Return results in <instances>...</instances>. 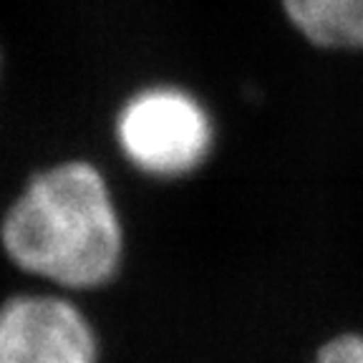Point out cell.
<instances>
[{"label": "cell", "mask_w": 363, "mask_h": 363, "mask_svg": "<svg viewBox=\"0 0 363 363\" xmlns=\"http://www.w3.org/2000/svg\"><path fill=\"white\" fill-rule=\"evenodd\" d=\"M129 247L116 182L84 154L35 167L0 210V255L28 285L89 301L119 283Z\"/></svg>", "instance_id": "obj_1"}, {"label": "cell", "mask_w": 363, "mask_h": 363, "mask_svg": "<svg viewBox=\"0 0 363 363\" xmlns=\"http://www.w3.org/2000/svg\"><path fill=\"white\" fill-rule=\"evenodd\" d=\"M113 154L149 184H182L202 174L220 149V121L212 104L184 81L136 84L111 113Z\"/></svg>", "instance_id": "obj_2"}, {"label": "cell", "mask_w": 363, "mask_h": 363, "mask_svg": "<svg viewBox=\"0 0 363 363\" xmlns=\"http://www.w3.org/2000/svg\"><path fill=\"white\" fill-rule=\"evenodd\" d=\"M0 363H106L89 301L28 283L3 295Z\"/></svg>", "instance_id": "obj_3"}, {"label": "cell", "mask_w": 363, "mask_h": 363, "mask_svg": "<svg viewBox=\"0 0 363 363\" xmlns=\"http://www.w3.org/2000/svg\"><path fill=\"white\" fill-rule=\"evenodd\" d=\"M280 16L306 45L323 53H363V0H278Z\"/></svg>", "instance_id": "obj_4"}, {"label": "cell", "mask_w": 363, "mask_h": 363, "mask_svg": "<svg viewBox=\"0 0 363 363\" xmlns=\"http://www.w3.org/2000/svg\"><path fill=\"white\" fill-rule=\"evenodd\" d=\"M308 363H363V330H335L313 348Z\"/></svg>", "instance_id": "obj_5"}, {"label": "cell", "mask_w": 363, "mask_h": 363, "mask_svg": "<svg viewBox=\"0 0 363 363\" xmlns=\"http://www.w3.org/2000/svg\"><path fill=\"white\" fill-rule=\"evenodd\" d=\"M3 71H6V56H3V45H0V86H3Z\"/></svg>", "instance_id": "obj_6"}]
</instances>
